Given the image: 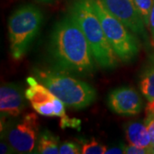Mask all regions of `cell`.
I'll return each instance as SVG.
<instances>
[{"label":"cell","mask_w":154,"mask_h":154,"mask_svg":"<svg viewBox=\"0 0 154 154\" xmlns=\"http://www.w3.org/2000/svg\"><path fill=\"white\" fill-rule=\"evenodd\" d=\"M49 52L57 69L80 75L93 74L94 57L82 30L69 15L56 23Z\"/></svg>","instance_id":"cell-1"},{"label":"cell","mask_w":154,"mask_h":154,"mask_svg":"<svg viewBox=\"0 0 154 154\" xmlns=\"http://www.w3.org/2000/svg\"><path fill=\"white\" fill-rule=\"evenodd\" d=\"M69 15L82 30L95 61L105 69H114L117 65V56L107 40L92 0L75 1L70 7Z\"/></svg>","instance_id":"cell-2"},{"label":"cell","mask_w":154,"mask_h":154,"mask_svg":"<svg viewBox=\"0 0 154 154\" xmlns=\"http://www.w3.org/2000/svg\"><path fill=\"white\" fill-rule=\"evenodd\" d=\"M35 78L44 84L53 95L64 105L75 110H82L91 105L96 99V91L91 85L71 76L61 69H38Z\"/></svg>","instance_id":"cell-3"},{"label":"cell","mask_w":154,"mask_h":154,"mask_svg":"<svg viewBox=\"0 0 154 154\" xmlns=\"http://www.w3.org/2000/svg\"><path fill=\"white\" fill-rule=\"evenodd\" d=\"M43 22V14L38 7L25 5L12 13L8 22L10 51L15 60L27 54L38 35Z\"/></svg>","instance_id":"cell-4"},{"label":"cell","mask_w":154,"mask_h":154,"mask_svg":"<svg viewBox=\"0 0 154 154\" xmlns=\"http://www.w3.org/2000/svg\"><path fill=\"white\" fill-rule=\"evenodd\" d=\"M92 3L107 40L116 55L124 63L133 60L138 55L140 50L137 38L121 21L110 14L100 0H92Z\"/></svg>","instance_id":"cell-5"},{"label":"cell","mask_w":154,"mask_h":154,"mask_svg":"<svg viewBox=\"0 0 154 154\" xmlns=\"http://www.w3.org/2000/svg\"><path fill=\"white\" fill-rule=\"evenodd\" d=\"M1 136L14 149L15 152L34 153L38 138V116L27 113L20 119L8 124H1Z\"/></svg>","instance_id":"cell-6"},{"label":"cell","mask_w":154,"mask_h":154,"mask_svg":"<svg viewBox=\"0 0 154 154\" xmlns=\"http://www.w3.org/2000/svg\"><path fill=\"white\" fill-rule=\"evenodd\" d=\"M111 15L121 21L132 33L146 37L142 17L134 0H100Z\"/></svg>","instance_id":"cell-7"},{"label":"cell","mask_w":154,"mask_h":154,"mask_svg":"<svg viewBox=\"0 0 154 154\" xmlns=\"http://www.w3.org/2000/svg\"><path fill=\"white\" fill-rule=\"evenodd\" d=\"M108 107L122 116H134L142 109V99L138 92L130 87H121L112 90L107 98Z\"/></svg>","instance_id":"cell-8"},{"label":"cell","mask_w":154,"mask_h":154,"mask_svg":"<svg viewBox=\"0 0 154 154\" xmlns=\"http://www.w3.org/2000/svg\"><path fill=\"white\" fill-rule=\"evenodd\" d=\"M26 96L22 88L16 83H5L0 88L1 118L18 117L27 107Z\"/></svg>","instance_id":"cell-9"},{"label":"cell","mask_w":154,"mask_h":154,"mask_svg":"<svg viewBox=\"0 0 154 154\" xmlns=\"http://www.w3.org/2000/svg\"><path fill=\"white\" fill-rule=\"evenodd\" d=\"M124 131L128 143L147 149L152 153V142L145 124L138 122H128L124 126Z\"/></svg>","instance_id":"cell-10"},{"label":"cell","mask_w":154,"mask_h":154,"mask_svg":"<svg viewBox=\"0 0 154 154\" xmlns=\"http://www.w3.org/2000/svg\"><path fill=\"white\" fill-rule=\"evenodd\" d=\"M38 82V80L33 76H29L27 79L28 88L25 91V96L32 105L47 103L52 101L55 98L53 94L44 84Z\"/></svg>","instance_id":"cell-11"},{"label":"cell","mask_w":154,"mask_h":154,"mask_svg":"<svg viewBox=\"0 0 154 154\" xmlns=\"http://www.w3.org/2000/svg\"><path fill=\"white\" fill-rule=\"evenodd\" d=\"M59 137L45 129L38 134L35 153L57 154L59 153Z\"/></svg>","instance_id":"cell-12"},{"label":"cell","mask_w":154,"mask_h":154,"mask_svg":"<svg viewBox=\"0 0 154 154\" xmlns=\"http://www.w3.org/2000/svg\"><path fill=\"white\" fill-rule=\"evenodd\" d=\"M140 88L141 94L148 101L154 99V63L141 75Z\"/></svg>","instance_id":"cell-13"},{"label":"cell","mask_w":154,"mask_h":154,"mask_svg":"<svg viewBox=\"0 0 154 154\" xmlns=\"http://www.w3.org/2000/svg\"><path fill=\"white\" fill-rule=\"evenodd\" d=\"M107 147L97 141L94 138L90 140H82V153L105 154Z\"/></svg>","instance_id":"cell-14"},{"label":"cell","mask_w":154,"mask_h":154,"mask_svg":"<svg viewBox=\"0 0 154 154\" xmlns=\"http://www.w3.org/2000/svg\"><path fill=\"white\" fill-rule=\"evenodd\" d=\"M134 1L137 7L138 11L140 13L144 24L146 25V27H148L150 15L153 5L154 0H134Z\"/></svg>","instance_id":"cell-15"},{"label":"cell","mask_w":154,"mask_h":154,"mask_svg":"<svg viewBox=\"0 0 154 154\" xmlns=\"http://www.w3.org/2000/svg\"><path fill=\"white\" fill-rule=\"evenodd\" d=\"M59 153L61 154H79L82 153V146L80 144L73 141H64L59 146Z\"/></svg>","instance_id":"cell-16"},{"label":"cell","mask_w":154,"mask_h":154,"mask_svg":"<svg viewBox=\"0 0 154 154\" xmlns=\"http://www.w3.org/2000/svg\"><path fill=\"white\" fill-rule=\"evenodd\" d=\"M33 110L38 114L45 116H54V105L52 101H49L47 103L40 104V105H32Z\"/></svg>","instance_id":"cell-17"},{"label":"cell","mask_w":154,"mask_h":154,"mask_svg":"<svg viewBox=\"0 0 154 154\" xmlns=\"http://www.w3.org/2000/svg\"><path fill=\"white\" fill-rule=\"evenodd\" d=\"M82 122L80 119L77 118H70L69 116H67L66 114L60 117V125L61 128H75L77 130L81 129V123Z\"/></svg>","instance_id":"cell-18"},{"label":"cell","mask_w":154,"mask_h":154,"mask_svg":"<svg viewBox=\"0 0 154 154\" xmlns=\"http://www.w3.org/2000/svg\"><path fill=\"white\" fill-rule=\"evenodd\" d=\"M53 105H54V116H59L62 117L65 115V108H64V103L59 99L58 98L55 97L52 100Z\"/></svg>","instance_id":"cell-19"},{"label":"cell","mask_w":154,"mask_h":154,"mask_svg":"<svg viewBox=\"0 0 154 154\" xmlns=\"http://www.w3.org/2000/svg\"><path fill=\"white\" fill-rule=\"evenodd\" d=\"M124 149H125V153L127 154H146L151 153L150 151L146 148L140 147L138 146L133 145V144H128V145H124Z\"/></svg>","instance_id":"cell-20"},{"label":"cell","mask_w":154,"mask_h":154,"mask_svg":"<svg viewBox=\"0 0 154 154\" xmlns=\"http://www.w3.org/2000/svg\"><path fill=\"white\" fill-rule=\"evenodd\" d=\"M145 125L148 130L149 134L152 139V145L154 144V114H148L145 119Z\"/></svg>","instance_id":"cell-21"},{"label":"cell","mask_w":154,"mask_h":154,"mask_svg":"<svg viewBox=\"0 0 154 154\" xmlns=\"http://www.w3.org/2000/svg\"><path fill=\"white\" fill-rule=\"evenodd\" d=\"M0 152L2 154H10L15 152V151L11 145L5 140V141L2 140L0 143Z\"/></svg>","instance_id":"cell-22"},{"label":"cell","mask_w":154,"mask_h":154,"mask_svg":"<svg viewBox=\"0 0 154 154\" xmlns=\"http://www.w3.org/2000/svg\"><path fill=\"white\" fill-rule=\"evenodd\" d=\"M106 154H123L125 153V149H124V145L121 144L118 146H113L110 148H107L106 150Z\"/></svg>","instance_id":"cell-23"},{"label":"cell","mask_w":154,"mask_h":154,"mask_svg":"<svg viewBox=\"0 0 154 154\" xmlns=\"http://www.w3.org/2000/svg\"><path fill=\"white\" fill-rule=\"evenodd\" d=\"M148 28H150V32L152 34V42L154 44V2L152 11H151V15H150V21H149V26Z\"/></svg>","instance_id":"cell-24"},{"label":"cell","mask_w":154,"mask_h":154,"mask_svg":"<svg viewBox=\"0 0 154 154\" xmlns=\"http://www.w3.org/2000/svg\"><path fill=\"white\" fill-rule=\"evenodd\" d=\"M146 112L147 114H154V99L148 101L146 105Z\"/></svg>","instance_id":"cell-25"},{"label":"cell","mask_w":154,"mask_h":154,"mask_svg":"<svg viewBox=\"0 0 154 154\" xmlns=\"http://www.w3.org/2000/svg\"><path fill=\"white\" fill-rule=\"evenodd\" d=\"M36 1L41 2V3H50V2H51V1H53V0H36Z\"/></svg>","instance_id":"cell-26"},{"label":"cell","mask_w":154,"mask_h":154,"mask_svg":"<svg viewBox=\"0 0 154 154\" xmlns=\"http://www.w3.org/2000/svg\"><path fill=\"white\" fill-rule=\"evenodd\" d=\"M152 153H154V144L152 145Z\"/></svg>","instance_id":"cell-27"}]
</instances>
